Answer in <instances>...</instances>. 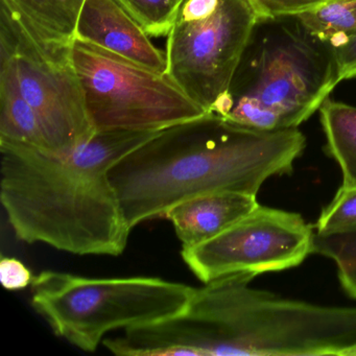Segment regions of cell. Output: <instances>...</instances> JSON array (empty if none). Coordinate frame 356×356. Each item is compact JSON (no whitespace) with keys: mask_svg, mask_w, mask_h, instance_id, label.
<instances>
[{"mask_svg":"<svg viewBox=\"0 0 356 356\" xmlns=\"http://www.w3.org/2000/svg\"><path fill=\"white\" fill-rule=\"evenodd\" d=\"M149 37H166L184 0H116Z\"/></svg>","mask_w":356,"mask_h":356,"instance_id":"17","label":"cell"},{"mask_svg":"<svg viewBox=\"0 0 356 356\" xmlns=\"http://www.w3.org/2000/svg\"><path fill=\"white\" fill-rule=\"evenodd\" d=\"M232 274L193 291L179 314L112 337L120 356H347L356 347V306L285 299Z\"/></svg>","mask_w":356,"mask_h":356,"instance_id":"1","label":"cell"},{"mask_svg":"<svg viewBox=\"0 0 356 356\" xmlns=\"http://www.w3.org/2000/svg\"><path fill=\"white\" fill-rule=\"evenodd\" d=\"M195 287L154 277L88 278L44 270L32 283V305L54 333L86 352L106 334L179 314Z\"/></svg>","mask_w":356,"mask_h":356,"instance_id":"5","label":"cell"},{"mask_svg":"<svg viewBox=\"0 0 356 356\" xmlns=\"http://www.w3.org/2000/svg\"><path fill=\"white\" fill-rule=\"evenodd\" d=\"M318 111L327 151L343 174L341 186L355 187L356 107L327 99Z\"/></svg>","mask_w":356,"mask_h":356,"instance_id":"13","label":"cell"},{"mask_svg":"<svg viewBox=\"0 0 356 356\" xmlns=\"http://www.w3.org/2000/svg\"><path fill=\"white\" fill-rule=\"evenodd\" d=\"M35 277L28 266L17 258L5 257L0 260V280L8 291H22L32 285Z\"/></svg>","mask_w":356,"mask_h":356,"instance_id":"21","label":"cell"},{"mask_svg":"<svg viewBox=\"0 0 356 356\" xmlns=\"http://www.w3.org/2000/svg\"><path fill=\"white\" fill-rule=\"evenodd\" d=\"M332 0H250L260 22L297 17Z\"/></svg>","mask_w":356,"mask_h":356,"instance_id":"19","label":"cell"},{"mask_svg":"<svg viewBox=\"0 0 356 356\" xmlns=\"http://www.w3.org/2000/svg\"><path fill=\"white\" fill-rule=\"evenodd\" d=\"M296 18L310 35L332 47L356 30V0H332Z\"/></svg>","mask_w":356,"mask_h":356,"instance_id":"14","label":"cell"},{"mask_svg":"<svg viewBox=\"0 0 356 356\" xmlns=\"http://www.w3.org/2000/svg\"><path fill=\"white\" fill-rule=\"evenodd\" d=\"M275 22L256 42L252 37L228 95L211 113L254 130L295 129L339 84L330 47L296 17Z\"/></svg>","mask_w":356,"mask_h":356,"instance_id":"4","label":"cell"},{"mask_svg":"<svg viewBox=\"0 0 356 356\" xmlns=\"http://www.w3.org/2000/svg\"><path fill=\"white\" fill-rule=\"evenodd\" d=\"M0 141L49 152L38 116L20 92L13 66L6 59H0Z\"/></svg>","mask_w":356,"mask_h":356,"instance_id":"12","label":"cell"},{"mask_svg":"<svg viewBox=\"0 0 356 356\" xmlns=\"http://www.w3.org/2000/svg\"><path fill=\"white\" fill-rule=\"evenodd\" d=\"M305 147L298 128L254 130L208 113L164 129L116 162L109 178L132 230L197 195L257 197L268 179L293 172Z\"/></svg>","mask_w":356,"mask_h":356,"instance_id":"3","label":"cell"},{"mask_svg":"<svg viewBox=\"0 0 356 356\" xmlns=\"http://www.w3.org/2000/svg\"><path fill=\"white\" fill-rule=\"evenodd\" d=\"M339 83L356 78V30L330 47Z\"/></svg>","mask_w":356,"mask_h":356,"instance_id":"20","label":"cell"},{"mask_svg":"<svg viewBox=\"0 0 356 356\" xmlns=\"http://www.w3.org/2000/svg\"><path fill=\"white\" fill-rule=\"evenodd\" d=\"M161 131H97L64 156L0 141V200L16 236L76 255H122L131 229L109 172Z\"/></svg>","mask_w":356,"mask_h":356,"instance_id":"2","label":"cell"},{"mask_svg":"<svg viewBox=\"0 0 356 356\" xmlns=\"http://www.w3.org/2000/svg\"><path fill=\"white\" fill-rule=\"evenodd\" d=\"M43 28L74 40L84 0H3Z\"/></svg>","mask_w":356,"mask_h":356,"instance_id":"15","label":"cell"},{"mask_svg":"<svg viewBox=\"0 0 356 356\" xmlns=\"http://www.w3.org/2000/svg\"><path fill=\"white\" fill-rule=\"evenodd\" d=\"M314 230L320 235L356 232V186H341L321 212Z\"/></svg>","mask_w":356,"mask_h":356,"instance_id":"18","label":"cell"},{"mask_svg":"<svg viewBox=\"0 0 356 356\" xmlns=\"http://www.w3.org/2000/svg\"><path fill=\"white\" fill-rule=\"evenodd\" d=\"M74 39L154 72H165V53L152 42L151 37L116 0H84Z\"/></svg>","mask_w":356,"mask_h":356,"instance_id":"10","label":"cell"},{"mask_svg":"<svg viewBox=\"0 0 356 356\" xmlns=\"http://www.w3.org/2000/svg\"><path fill=\"white\" fill-rule=\"evenodd\" d=\"M314 253L334 262L343 291L356 300V232L314 236Z\"/></svg>","mask_w":356,"mask_h":356,"instance_id":"16","label":"cell"},{"mask_svg":"<svg viewBox=\"0 0 356 356\" xmlns=\"http://www.w3.org/2000/svg\"><path fill=\"white\" fill-rule=\"evenodd\" d=\"M74 41L0 0V59L13 66L20 92L38 116L49 153L59 156L72 153L97 133L72 61Z\"/></svg>","mask_w":356,"mask_h":356,"instance_id":"6","label":"cell"},{"mask_svg":"<svg viewBox=\"0 0 356 356\" xmlns=\"http://www.w3.org/2000/svg\"><path fill=\"white\" fill-rule=\"evenodd\" d=\"M258 205L256 195L218 191L181 202L165 218L172 222L182 249H187L218 236Z\"/></svg>","mask_w":356,"mask_h":356,"instance_id":"11","label":"cell"},{"mask_svg":"<svg viewBox=\"0 0 356 356\" xmlns=\"http://www.w3.org/2000/svg\"><path fill=\"white\" fill-rule=\"evenodd\" d=\"M316 230L301 214L258 205L218 236L181 256L203 283L232 274L256 277L300 266L314 253Z\"/></svg>","mask_w":356,"mask_h":356,"instance_id":"9","label":"cell"},{"mask_svg":"<svg viewBox=\"0 0 356 356\" xmlns=\"http://www.w3.org/2000/svg\"><path fill=\"white\" fill-rule=\"evenodd\" d=\"M347 356H356V347L353 348V349L348 353Z\"/></svg>","mask_w":356,"mask_h":356,"instance_id":"22","label":"cell"},{"mask_svg":"<svg viewBox=\"0 0 356 356\" xmlns=\"http://www.w3.org/2000/svg\"><path fill=\"white\" fill-rule=\"evenodd\" d=\"M72 61L95 131H160L202 118L197 105L164 72L74 39Z\"/></svg>","mask_w":356,"mask_h":356,"instance_id":"8","label":"cell"},{"mask_svg":"<svg viewBox=\"0 0 356 356\" xmlns=\"http://www.w3.org/2000/svg\"><path fill=\"white\" fill-rule=\"evenodd\" d=\"M259 22L250 0H184L166 36L164 74L211 113Z\"/></svg>","mask_w":356,"mask_h":356,"instance_id":"7","label":"cell"}]
</instances>
